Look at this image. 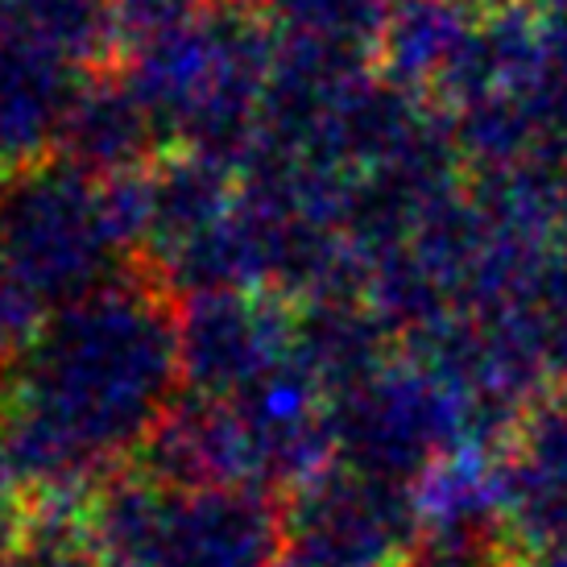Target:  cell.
<instances>
[{
    "instance_id": "6da1fadb",
    "label": "cell",
    "mask_w": 567,
    "mask_h": 567,
    "mask_svg": "<svg viewBox=\"0 0 567 567\" xmlns=\"http://www.w3.org/2000/svg\"><path fill=\"white\" fill-rule=\"evenodd\" d=\"M142 252V171L100 178L66 158H30L0 178V266L50 311L125 278Z\"/></svg>"
},
{
    "instance_id": "7a4b0ae2",
    "label": "cell",
    "mask_w": 567,
    "mask_h": 567,
    "mask_svg": "<svg viewBox=\"0 0 567 567\" xmlns=\"http://www.w3.org/2000/svg\"><path fill=\"white\" fill-rule=\"evenodd\" d=\"M104 567H274L286 547L282 502L257 488H171L112 476L92 497Z\"/></svg>"
},
{
    "instance_id": "3957f363",
    "label": "cell",
    "mask_w": 567,
    "mask_h": 567,
    "mask_svg": "<svg viewBox=\"0 0 567 567\" xmlns=\"http://www.w3.org/2000/svg\"><path fill=\"white\" fill-rule=\"evenodd\" d=\"M282 530L302 567H414L426 535L414 488L344 460L286 497Z\"/></svg>"
},
{
    "instance_id": "277c9868",
    "label": "cell",
    "mask_w": 567,
    "mask_h": 567,
    "mask_svg": "<svg viewBox=\"0 0 567 567\" xmlns=\"http://www.w3.org/2000/svg\"><path fill=\"white\" fill-rule=\"evenodd\" d=\"M183 390L199 402L237 398L295 357L299 302L261 286L199 290L174 302Z\"/></svg>"
},
{
    "instance_id": "5b68a950",
    "label": "cell",
    "mask_w": 567,
    "mask_h": 567,
    "mask_svg": "<svg viewBox=\"0 0 567 567\" xmlns=\"http://www.w3.org/2000/svg\"><path fill=\"white\" fill-rule=\"evenodd\" d=\"M274 567H302V564H299V559H290V555H286V559H278Z\"/></svg>"
},
{
    "instance_id": "8992f818",
    "label": "cell",
    "mask_w": 567,
    "mask_h": 567,
    "mask_svg": "<svg viewBox=\"0 0 567 567\" xmlns=\"http://www.w3.org/2000/svg\"><path fill=\"white\" fill-rule=\"evenodd\" d=\"M0 567H9V559H4V555H0Z\"/></svg>"
},
{
    "instance_id": "52a82bcc",
    "label": "cell",
    "mask_w": 567,
    "mask_h": 567,
    "mask_svg": "<svg viewBox=\"0 0 567 567\" xmlns=\"http://www.w3.org/2000/svg\"><path fill=\"white\" fill-rule=\"evenodd\" d=\"M414 567H435V564H414Z\"/></svg>"
}]
</instances>
